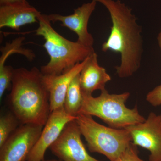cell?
<instances>
[{"mask_svg":"<svg viewBox=\"0 0 161 161\" xmlns=\"http://www.w3.org/2000/svg\"><path fill=\"white\" fill-rule=\"evenodd\" d=\"M108 9L112 25L108 39L102 45V51L119 54L120 63L115 67L120 78L131 77L140 68L144 52L142 27L132 9L120 1L94 0Z\"/></svg>","mask_w":161,"mask_h":161,"instance_id":"cell-1","label":"cell"},{"mask_svg":"<svg viewBox=\"0 0 161 161\" xmlns=\"http://www.w3.org/2000/svg\"><path fill=\"white\" fill-rule=\"evenodd\" d=\"M9 104L21 125L44 126L51 113L49 93L40 69H14Z\"/></svg>","mask_w":161,"mask_h":161,"instance_id":"cell-2","label":"cell"},{"mask_svg":"<svg viewBox=\"0 0 161 161\" xmlns=\"http://www.w3.org/2000/svg\"><path fill=\"white\" fill-rule=\"evenodd\" d=\"M37 36L44 39L43 47L50 57L49 62L40 68L43 75H60L82 62L95 53L93 47L84 46L64 37L52 27L47 14L41 13L38 17Z\"/></svg>","mask_w":161,"mask_h":161,"instance_id":"cell-3","label":"cell"},{"mask_svg":"<svg viewBox=\"0 0 161 161\" xmlns=\"http://www.w3.org/2000/svg\"><path fill=\"white\" fill-rule=\"evenodd\" d=\"M82 95L83 102L79 115L96 116L111 128L125 129L146 120L140 114L136 106L132 109L126 106L130 96L129 92L111 94L104 89L101 91L98 97Z\"/></svg>","mask_w":161,"mask_h":161,"instance_id":"cell-4","label":"cell"},{"mask_svg":"<svg viewBox=\"0 0 161 161\" xmlns=\"http://www.w3.org/2000/svg\"><path fill=\"white\" fill-rule=\"evenodd\" d=\"M76 120L90 152L103 154L110 161L116 160L132 142L126 129L105 126L84 114L78 115Z\"/></svg>","mask_w":161,"mask_h":161,"instance_id":"cell-5","label":"cell"},{"mask_svg":"<svg viewBox=\"0 0 161 161\" xmlns=\"http://www.w3.org/2000/svg\"><path fill=\"white\" fill-rule=\"evenodd\" d=\"M44 126L23 124L0 147V161H27Z\"/></svg>","mask_w":161,"mask_h":161,"instance_id":"cell-6","label":"cell"},{"mask_svg":"<svg viewBox=\"0 0 161 161\" xmlns=\"http://www.w3.org/2000/svg\"><path fill=\"white\" fill-rule=\"evenodd\" d=\"M82 136L76 119L69 122L49 149L63 161H101L89 154L81 139Z\"/></svg>","mask_w":161,"mask_h":161,"instance_id":"cell-7","label":"cell"},{"mask_svg":"<svg viewBox=\"0 0 161 161\" xmlns=\"http://www.w3.org/2000/svg\"><path fill=\"white\" fill-rule=\"evenodd\" d=\"M132 142L150 151L149 161H161V115L150 112L143 122L126 128Z\"/></svg>","mask_w":161,"mask_h":161,"instance_id":"cell-8","label":"cell"},{"mask_svg":"<svg viewBox=\"0 0 161 161\" xmlns=\"http://www.w3.org/2000/svg\"><path fill=\"white\" fill-rule=\"evenodd\" d=\"M76 119L67 114L64 106L51 112L27 161H42L45 159L44 156L47 149L57 140L67 124Z\"/></svg>","mask_w":161,"mask_h":161,"instance_id":"cell-9","label":"cell"},{"mask_svg":"<svg viewBox=\"0 0 161 161\" xmlns=\"http://www.w3.org/2000/svg\"><path fill=\"white\" fill-rule=\"evenodd\" d=\"M97 2L92 0L89 3H84L75 9L69 15H62L58 14L47 15L51 22H60V25L71 30L78 36L77 42L84 46L93 47L94 40L88 30L89 21L95 11Z\"/></svg>","mask_w":161,"mask_h":161,"instance_id":"cell-10","label":"cell"},{"mask_svg":"<svg viewBox=\"0 0 161 161\" xmlns=\"http://www.w3.org/2000/svg\"><path fill=\"white\" fill-rule=\"evenodd\" d=\"M88 58L61 75H43V80L49 93L51 112L64 106L70 84L80 74Z\"/></svg>","mask_w":161,"mask_h":161,"instance_id":"cell-11","label":"cell"},{"mask_svg":"<svg viewBox=\"0 0 161 161\" xmlns=\"http://www.w3.org/2000/svg\"><path fill=\"white\" fill-rule=\"evenodd\" d=\"M40 13L28 2L0 6V28L19 31L21 26L38 22Z\"/></svg>","mask_w":161,"mask_h":161,"instance_id":"cell-12","label":"cell"},{"mask_svg":"<svg viewBox=\"0 0 161 161\" xmlns=\"http://www.w3.org/2000/svg\"><path fill=\"white\" fill-rule=\"evenodd\" d=\"M111 79L105 69L98 64V55L95 52L88 58L79 74L82 94L92 95L96 90L104 89L106 85Z\"/></svg>","mask_w":161,"mask_h":161,"instance_id":"cell-13","label":"cell"},{"mask_svg":"<svg viewBox=\"0 0 161 161\" xmlns=\"http://www.w3.org/2000/svg\"><path fill=\"white\" fill-rule=\"evenodd\" d=\"M79 74L70 84L64 104V108L66 113L75 117L79 115L83 102L82 92L80 87Z\"/></svg>","mask_w":161,"mask_h":161,"instance_id":"cell-14","label":"cell"},{"mask_svg":"<svg viewBox=\"0 0 161 161\" xmlns=\"http://www.w3.org/2000/svg\"><path fill=\"white\" fill-rule=\"evenodd\" d=\"M24 37H19L13 40L11 43L7 42L5 46L1 47L2 56L0 58V65H4L7 58L10 55L19 53L23 55L30 61H32L36 58V55L31 50L22 47V42L25 40Z\"/></svg>","mask_w":161,"mask_h":161,"instance_id":"cell-15","label":"cell"},{"mask_svg":"<svg viewBox=\"0 0 161 161\" xmlns=\"http://www.w3.org/2000/svg\"><path fill=\"white\" fill-rule=\"evenodd\" d=\"M21 124L11 112L0 117V147Z\"/></svg>","mask_w":161,"mask_h":161,"instance_id":"cell-16","label":"cell"},{"mask_svg":"<svg viewBox=\"0 0 161 161\" xmlns=\"http://www.w3.org/2000/svg\"><path fill=\"white\" fill-rule=\"evenodd\" d=\"M14 69L11 66L0 65V98H2L4 93L11 87L12 80Z\"/></svg>","mask_w":161,"mask_h":161,"instance_id":"cell-17","label":"cell"},{"mask_svg":"<svg viewBox=\"0 0 161 161\" xmlns=\"http://www.w3.org/2000/svg\"><path fill=\"white\" fill-rule=\"evenodd\" d=\"M115 161H146L142 159L138 155L137 146L131 143L126 150H125Z\"/></svg>","mask_w":161,"mask_h":161,"instance_id":"cell-18","label":"cell"},{"mask_svg":"<svg viewBox=\"0 0 161 161\" xmlns=\"http://www.w3.org/2000/svg\"><path fill=\"white\" fill-rule=\"evenodd\" d=\"M146 100L153 106H161V84L147 94Z\"/></svg>","mask_w":161,"mask_h":161,"instance_id":"cell-19","label":"cell"},{"mask_svg":"<svg viewBox=\"0 0 161 161\" xmlns=\"http://www.w3.org/2000/svg\"><path fill=\"white\" fill-rule=\"evenodd\" d=\"M27 0H0V6L15 3H25Z\"/></svg>","mask_w":161,"mask_h":161,"instance_id":"cell-20","label":"cell"},{"mask_svg":"<svg viewBox=\"0 0 161 161\" xmlns=\"http://www.w3.org/2000/svg\"><path fill=\"white\" fill-rule=\"evenodd\" d=\"M157 40L158 42L159 47L161 52V28L160 31L159 33L158 36Z\"/></svg>","mask_w":161,"mask_h":161,"instance_id":"cell-21","label":"cell"},{"mask_svg":"<svg viewBox=\"0 0 161 161\" xmlns=\"http://www.w3.org/2000/svg\"><path fill=\"white\" fill-rule=\"evenodd\" d=\"M63 161L59 159H49V160H43V161Z\"/></svg>","mask_w":161,"mask_h":161,"instance_id":"cell-22","label":"cell"}]
</instances>
